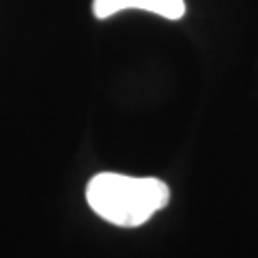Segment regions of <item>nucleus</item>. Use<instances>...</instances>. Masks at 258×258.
<instances>
[{
  "label": "nucleus",
  "instance_id": "obj_2",
  "mask_svg": "<svg viewBox=\"0 0 258 258\" xmlns=\"http://www.w3.org/2000/svg\"><path fill=\"white\" fill-rule=\"evenodd\" d=\"M125 9H142L174 22L185 15V0H93V15L97 20H108Z\"/></svg>",
  "mask_w": 258,
  "mask_h": 258
},
{
  "label": "nucleus",
  "instance_id": "obj_1",
  "mask_svg": "<svg viewBox=\"0 0 258 258\" xmlns=\"http://www.w3.org/2000/svg\"><path fill=\"white\" fill-rule=\"evenodd\" d=\"M86 203L101 220L136 228L170 203V187L153 176L99 172L86 185Z\"/></svg>",
  "mask_w": 258,
  "mask_h": 258
}]
</instances>
